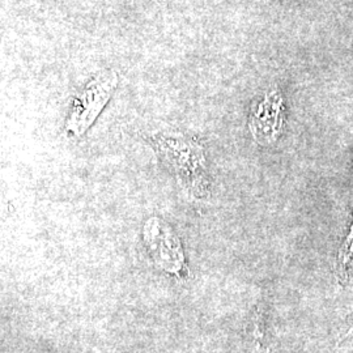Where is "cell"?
I'll use <instances>...</instances> for the list:
<instances>
[{
    "label": "cell",
    "mask_w": 353,
    "mask_h": 353,
    "mask_svg": "<svg viewBox=\"0 0 353 353\" xmlns=\"http://www.w3.org/2000/svg\"><path fill=\"white\" fill-rule=\"evenodd\" d=\"M154 148L192 195L204 196L208 192L205 152L199 140L181 134H163L154 138Z\"/></svg>",
    "instance_id": "obj_1"
},
{
    "label": "cell",
    "mask_w": 353,
    "mask_h": 353,
    "mask_svg": "<svg viewBox=\"0 0 353 353\" xmlns=\"http://www.w3.org/2000/svg\"><path fill=\"white\" fill-rule=\"evenodd\" d=\"M117 87L118 75L113 70H105L93 76L72 100L64 122L65 134L72 139L81 138L110 101Z\"/></svg>",
    "instance_id": "obj_2"
},
{
    "label": "cell",
    "mask_w": 353,
    "mask_h": 353,
    "mask_svg": "<svg viewBox=\"0 0 353 353\" xmlns=\"http://www.w3.org/2000/svg\"><path fill=\"white\" fill-rule=\"evenodd\" d=\"M141 239L152 263L160 271L174 278H185L189 274L181 240L164 219L157 216L147 219L141 230Z\"/></svg>",
    "instance_id": "obj_3"
},
{
    "label": "cell",
    "mask_w": 353,
    "mask_h": 353,
    "mask_svg": "<svg viewBox=\"0 0 353 353\" xmlns=\"http://www.w3.org/2000/svg\"><path fill=\"white\" fill-rule=\"evenodd\" d=\"M280 101L267 99L252 114L250 130L255 139L261 143H270L276 139L280 131Z\"/></svg>",
    "instance_id": "obj_4"
}]
</instances>
